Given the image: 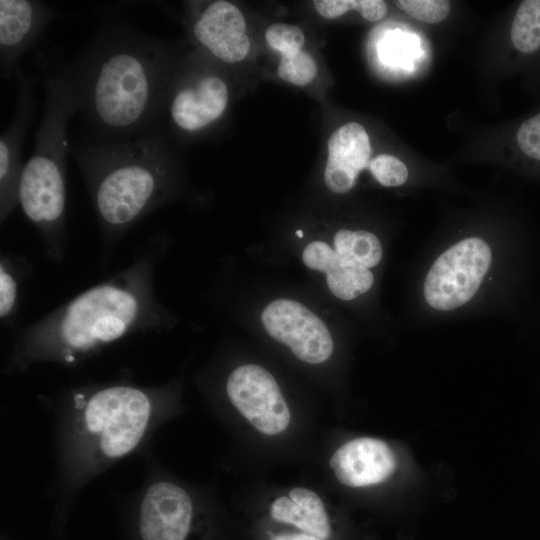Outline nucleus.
<instances>
[{
  "mask_svg": "<svg viewBox=\"0 0 540 540\" xmlns=\"http://www.w3.org/2000/svg\"><path fill=\"white\" fill-rule=\"evenodd\" d=\"M270 515L275 521L291 524L321 540L327 539L331 533L323 501L305 487H295L290 490L289 497L275 499L270 506Z\"/></svg>",
  "mask_w": 540,
  "mask_h": 540,
  "instance_id": "nucleus-15",
  "label": "nucleus"
},
{
  "mask_svg": "<svg viewBox=\"0 0 540 540\" xmlns=\"http://www.w3.org/2000/svg\"><path fill=\"white\" fill-rule=\"evenodd\" d=\"M177 66L164 90L152 135L166 140L172 135L203 132L224 115L229 101L225 81L211 72L178 74Z\"/></svg>",
  "mask_w": 540,
  "mask_h": 540,
  "instance_id": "nucleus-6",
  "label": "nucleus"
},
{
  "mask_svg": "<svg viewBox=\"0 0 540 540\" xmlns=\"http://www.w3.org/2000/svg\"><path fill=\"white\" fill-rule=\"evenodd\" d=\"M155 391L110 385L75 396L66 448L76 474L85 477L136 450L156 426Z\"/></svg>",
  "mask_w": 540,
  "mask_h": 540,
  "instance_id": "nucleus-4",
  "label": "nucleus"
},
{
  "mask_svg": "<svg viewBox=\"0 0 540 540\" xmlns=\"http://www.w3.org/2000/svg\"><path fill=\"white\" fill-rule=\"evenodd\" d=\"M261 320L268 334L288 346L301 361L319 364L333 352V340L325 323L298 301H272L263 310Z\"/></svg>",
  "mask_w": 540,
  "mask_h": 540,
  "instance_id": "nucleus-9",
  "label": "nucleus"
},
{
  "mask_svg": "<svg viewBox=\"0 0 540 540\" xmlns=\"http://www.w3.org/2000/svg\"><path fill=\"white\" fill-rule=\"evenodd\" d=\"M102 230L116 236L170 195L175 162L168 140L150 135L115 144L70 146Z\"/></svg>",
  "mask_w": 540,
  "mask_h": 540,
  "instance_id": "nucleus-2",
  "label": "nucleus"
},
{
  "mask_svg": "<svg viewBox=\"0 0 540 540\" xmlns=\"http://www.w3.org/2000/svg\"><path fill=\"white\" fill-rule=\"evenodd\" d=\"M45 101L34 150L24 164L18 204L46 240L62 235L66 217V159L71 143L68 126L78 105L64 80L56 73L46 77Z\"/></svg>",
  "mask_w": 540,
  "mask_h": 540,
  "instance_id": "nucleus-5",
  "label": "nucleus"
},
{
  "mask_svg": "<svg viewBox=\"0 0 540 540\" xmlns=\"http://www.w3.org/2000/svg\"><path fill=\"white\" fill-rule=\"evenodd\" d=\"M337 480L358 488L386 481L396 469L393 450L383 440L360 437L341 445L329 460Z\"/></svg>",
  "mask_w": 540,
  "mask_h": 540,
  "instance_id": "nucleus-13",
  "label": "nucleus"
},
{
  "mask_svg": "<svg viewBox=\"0 0 540 540\" xmlns=\"http://www.w3.org/2000/svg\"><path fill=\"white\" fill-rule=\"evenodd\" d=\"M191 32L198 44L223 63L242 61L250 49L243 13L228 1H213L197 11Z\"/></svg>",
  "mask_w": 540,
  "mask_h": 540,
  "instance_id": "nucleus-12",
  "label": "nucleus"
},
{
  "mask_svg": "<svg viewBox=\"0 0 540 540\" xmlns=\"http://www.w3.org/2000/svg\"><path fill=\"white\" fill-rule=\"evenodd\" d=\"M327 148L325 184L334 193H346L354 186L359 173L369 167V136L361 124L350 122L330 135Z\"/></svg>",
  "mask_w": 540,
  "mask_h": 540,
  "instance_id": "nucleus-14",
  "label": "nucleus"
},
{
  "mask_svg": "<svg viewBox=\"0 0 540 540\" xmlns=\"http://www.w3.org/2000/svg\"><path fill=\"white\" fill-rule=\"evenodd\" d=\"M334 248L343 259L368 269L376 266L383 254L379 239L364 230H339L334 236Z\"/></svg>",
  "mask_w": 540,
  "mask_h": 540,
  "instance_id": "nucleus-17",
  "label": "nucleus"
},
{
  "mask_svg": "<svg viewBox=\"0 0 540 540\" xmlns=\"http://www.w3.org/2000/svg\"><path fill=\"white\" fill-rule=\"evenodd\" d=\"M18 294V282L11 266L4 259L0 266V317L7 318L13 311Z\"/></svg>",
  "mask_w": 540,
  "mask_h": 540,
  "instance_id": "nucleus-22",
  "label": "nucleus"
},
{
  "mask_svg": "<svg viewBox=\"0 0 540 540\" xmlns=\"http://www.w3.org/2000/svg\"><path fill=\"white\" fill-rule=\"evenodd\" d=\"M175 68V54L166 43L110 21L57 74L77 102L92 139L87 144H115L152 135Z\"/></svg>",
  "mask_w": 540,
  "mask_h": 540,
  "instance_id": "nucleus-1",
  "label": "nucleus"
},
{
  "mask_svg": "<svg viewBox=\"0 0 540 540\" xmlns=\"http://www.w3.org/2000/svg\"><path fill=\"white\" fill-rule=\"evenodd\" d=\"M491 260L489 245L478 237L455 243L435 260L426 275V302L441 311L464 305L479 289Z\"/></svg>",
  "mask_w": 540,
  "mask_h": 540,
  "instance_id": "nucleus-7",
  "label": "nucleus"
},
{
  "mask_svg": "<svg viewBox=\"0 0 540 540\" xmlns=\"http://www.w3.org/2000/svg\"><path fill=\"white\" fill-rule=\"evenodd\" d=\"M150 308L141 272H127L79 294L32 328L24 343L25 358L73 362L142 325Z\"/></svg>",
  "mask_w": 540,
  "mask_h": 540,
  "instance_id": "nucleus-3",
  "label": "nucleus"
},
{
  "mask_svg": "<svg viewBox=\"0 0 540 540\" xmlns=\"http://www.w3.org/2000/svg\"><path fill=\"white\" fill-rule=\"evenodd\" d=\"M271 540H321L307 533H284L273 537Z\"/></svg>",
  "mask_w": 540,
  "mask_h": 540,
  "instance_id": "nucleus-25",
  "label": "nucleus"
},
{
  "mask_svg": "<svg viewBox=\"0 0 540 540\" xmlns=\"http://www.w3.org/2000/svg\"><path fill=\"white\" fill-rule=\"evenodd\" d=\"M331 293L342 300H352L367 292L373 285L372 272L361 265L343 259L335 251L324 268Z\"/></svg>",
  "mask_w": 540,
  "mask_h": 540,
  "instance_id": "nucleus-16",
  "label": "nucleus"
},
{
  "mask_svg": "<svg viewBox=\"0 0 540 540\" xmlns=\"http://www.w3.org/2000/svg\"><path fill=\"white\" fill-rule=\"evenodd\" d=\"M356 11L368 21H378L385 17L387 4L381 0H358Z\"/></svg>",
  "mask_w": 540,
  "mask_h": 540,
  "instance_id": "nucleus-24",
  "label": "nucleus"
},
{
  "mask_svg": "<svg viewBox=\"0 0 540 540\" xmlns=\"http://www.w3.org/2000/svg\"><path fill=\"white\" fill-rule=\"evenodd\" d=\"M369 169L374 178L385 187H396L406 182L408 169L398 158L381 154L372 159Z\"/></svg>",
  "mask_w": 540,
  "mask_h": 540,
  "instance_id": "nucleus-20",
  "label": "nucleus"
},
{
  "mask_svg": "<svg viewBox=\"0 0 540 540\" xmlns=\"http://www.w3.org/2000/svg\"><path fill=\"white\" fill-rule=\"evenodd\" d=\"M317 13L326 19H334L357 10L358 0H315L313 1Z\"/></svg>",
  "mask_w": 540,
  "mask_h": 540,
  "instance_id": "nucleus-23",
  "label": "nucleus"
},
{
  "mask_svg": "<svg viewBox=\"0 0 540 540\" xmlns=\"http://www.w3.org/2000/svg\"><path fill=\"white\" fill-rule=\"evenodd\" d=\"M296 235L298 236V238H302L303 237V231L302 230H297Z\"/></svg>",
  "mask_w": 540,
  "mask_h": 540,
  "instance_id": "nucleus-26",
  "label": "nucleus"
},
{
  "mask_svg": "<svg viewBox=\"0 0 540 540\" xmlns=\"http://www.w3.org/2000/svg\"><path fill=\"white\" fill-rule=\"evenodd\" d=\"M396 5L411 17L426 23H438L450 11V3L445 0H400Z\"/></svg>",
  "mask_w": 540,
  "mask_h": 540,
  "instance_id": "nucleus-21",
  "label": "nucleus"
},
{
  "mask_svg": "<svg viewBox=\"0 0 540 540\" xmlns=\"http://www.w3.org/2000/svg\"><path fill=\"white\" fill-rule=\"evenodd\" d=\"M226 393L259 432L275 436L289 426V407L275 378L262 366L246 364L234 369L227 379Z\"/></svg>",
  "mask_w": 540,
  "mask_h": 540,
  "instance_id": "nucleus-8",
  "label": "nucleus"
},
{
  "mask_svg": "<svg viewBox=\"0 0 540 540\" xmlns=\"http://www.w3.org/2000/svg\"><path fill=\"white\" fill-rule=\"evenodd\" d=\"M317 74L314 58L306 51L283 56L278 65V76L294 85L304 86L313 81Z\"/></svg>",
  "mask_w": 540,
  "mask_h": 540,
  "instance_id": "nucleus-18",
  "label": "nucleus"
},
{
  "mask_svg": "<svg viewBox=\"0 0 540 540\" xmlns=\"http://www.w3.org/2000/svg\"><path fill=\"white\" fill-rule=\"evenodd\" d=\"M265 38L269 46L282 57L301 51L305 42L302 29L286 23L270 25L265 32Z\"/></svg>",
  "mask_w": 540,
  "mask_h": 540,
  "instance_id": "nucleus-19",
  "label": "nucleus"
},
{
  "mask_svg": "<svg viewBox=\"0 0 540 540\" xmlns=\"http://www.w3.org/2000/svg\"><path fill=\"white\" fill-rule=\"evenodd\" d=\"M62 15L37 0H0V76L14 77L22 56L38 41L49 23Z\"/></svg>",
  "mask_w": 540,
  "mask_h": 540,
  "instance_id": "nucleus-11",
  "label": "nucleus"
},
{
  "mask_svg": "<svg viewBox=\"0 0 540 540\" xmlns=\"http://www.w3.org/2000/svg\"><path fill=\"white\" fill-rule=\"evenodd\" d=\"M16 104L11 121L0 136V219L6 220L18 204L19 183L24 164L22 150L36 110L33 83L21 68L15 75Z\"/></svg>",
  "mask_w": 540,
  "mask_h": 540,
  "instance_id": "nucleus-10",
  "label": "nucleus"
}]
</instances>
